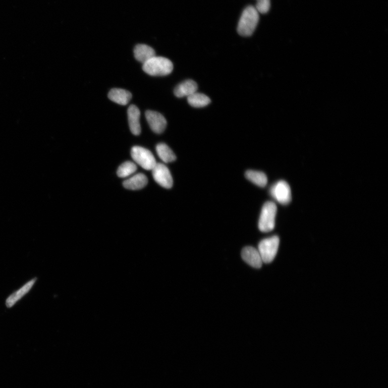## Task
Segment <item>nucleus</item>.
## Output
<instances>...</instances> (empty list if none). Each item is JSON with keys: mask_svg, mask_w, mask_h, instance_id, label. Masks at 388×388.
Returning <instances> with one entry per match:
<instances>
[{"mask_svg": "<svg viewBox=\"0 0 388 388\" xmlns=\"http://www.w3.org/2000/svg\"><path fill=\"white\" fill-rule=\"evenodd\" d=\"M259 14L253 6H249L244 10L237 27L240 35L248 37L254 33L259 20Z\"/></svg>", "mask_w": 388, "mask_h": 388, "instance_id": "f257e3e1", "label": "nucleus"}, {"mask_svg": "<svg viewBox=\"0 0 388 388\" xmlns=\"http://www.w3.org/2000/svg\"><path fill=\"white\" fill-rule=\"evenodd\" d=\"M142 69L150 76H167L172 72L173 65L168 59L155 56L144 63Z\"/></svg>", "mask_w": 388, "mask_h": 388, "instance_id": "f03ea898", "label": "nucleus"}, {"mask_svg": "<svg viewBox=\"0 0 388 388\" xmlns=\"http://www.w3.org/2000/svg\"><path fill=\"white\" fill-rule=\"evenodd\" d=\"M276 212L277 207L274 203L268 201L264 204L258 221L260 232L268 233L273 231L275 225Z\"/></svg>", "mask_w": 388, "mask_h": 388, "instance_id": "7ed1b4c3", "label": "nucleus"}, {"mask_svg": "<svg viewBox=\"0 0 388 388\" xmlns=\"http://www.w3.org/2000/svg\"><path fill=\"white\" fill-rule=\"evenodd\" d=\"M280 239L274 236L261 241L258 244V251L263 263H270L275 258L280 246Z\"/></svg>", "mask_w": 388, "mask_h": 388, "instance_id": "20e7f679", "label": "nucleus"}, {"mask_svg": "<svg viewBox=\"0 0 388 388\" xmlns=\"http://www.w3.org/2000/svg\"><path fill=\"white\" fill-rule=\"evenodd\" d=\"M131 153L133 160L146 170L152 171L157 163L152 153L144 147L134 146Z\"/></svg>", "mask_w": 388, "mask_h": 388, "instance_id": "39448f33", "label": "nucleus"}, {"mask_svg": "<svg viewBox=\"0 0 388 388\" xmlns=\"http://www.w3.org/2000/svg\"><path fill=\"white\" fill-rule=\"evenodd\" d=\"M270 194L279 203L287 205L292 200L291 188L285 181L277 182L270 189Z\"/></svg>", "mask_w": 388, "mask_h": 388, "instance_id": "423d86ee", "label": "nucleus"}, {"mask_svg": "<svg viewBox=\"0 0 388 388\" xmlns=\"http://www.w3.org/2000/svg\"><path fill=\"white\" fill-rule=\"evenodd\" d=\"M152 171L153 178L158 184L166 189L173 187V178L167 166L157 163Z\"/></svg>", "mask_w": 388, "mask_h": 388, "instance_id": "0eeeda50", "label": "nucleus"}, {"mask_svg": "<svg viewBox=\"0 0 388 388\" xmlns=\"http://www.w3.org/2000/svg\"><path fill=\"white\" fill-rule=\"evenodd\" d=\"M145 116L150 129L154 132L160 134L165 130L167 121L161 114L153 110H147Z\"/></svg>", "mask_w": 388, "mask_h": 388, "instance_id": "6e6552de", "label": "nucleus"}, {"mask_svg": "<svg viewBox=\"0 0 388 388\" xmlns=\"http://www.w3.org/2000/svg\"><path fill=\"white\" fill-rule=\"evenodd\" d=\"M242 257L245 262L253 267L259 268L263 263L258 250L252 247H245L242 251Z\"/></svg>", "mask_w": 388, "mask_h": 388, "instance_id": "1a4fd4ad", "label": "nucleus"}, {"mask_svg": "<svg viewBox=\"0 0 388 388\" xmlns=\"http://www.w3.org/2000/svg\"><path fill=\"white\" fill-rule=\"evenodd\" d=\"M128 120L131 132L135 136L141 133V129L140 123V112L139 109L134 105H131L128 110Z\"/></svg>", "mask_w": 388, "mask_h": 388, "instance_id": "9d476101", "label": "nucleus"}, {"mask_svg": "<svg viewBox=\"0 0 388 388\" xmlns=\"http://www.w3.org/2000/svg\"><path fill=\"white\" fill-rule=\"evenodd\" d=\"M197 84L193 80H187L179 84L174 90V94L178 98L189 97L197 92Z\"/></svg>", "mask_w": 388, "mask_h": 388, "instance_id": "9b49d317", "label": "nucleus"}, {"mask_svg": "<svg viewBox=\"0 0 388 388\" xmlns=\"http://www.w3.org/2000/svg\"><path fill=\"white\" fill-rule=\"evenodd\" d=\"M134 57L139 62L145 63L155 57V52L152 47L146 44H138L134 49Z\"/></svg>", "mask_w": 388, "mask_h": 388, "instance_id": "f8f14e48", "label": "nucleus"}, {"mask_svg": "<svg viewBox=\"0 0 388 388\" xmlns=\"http://www.w3.org/2000/svg\"><path fill=\"white\" fill-rule=\"evenodd\" d=\"M148 184V179L144 174L139 173L124 182V187L128 189L136 191L144 188Z\"/></svg>", "mask_w": 388, "mask_h": 388, "instance_id": "ddd939ff", "label": "nucleus"}, {"mask_svg": "<svg viewBox=\"0 0 388 388\" xmlns=\"http://www.w3.org/2000/svg\"><path fill=\"white\" fill-rule=\"evenodd\" d=\"M110 100L121 105L128 104L132 97L131 92L122 89H113L110 90L108 94Z\"/></svg>", "mask_w": 388, "mask_h": 388, "instance_id": "4468645a", "label": "nucleus"}, {"mask_svg": "<svg viewBox=\"0 0 388 388\" xmlns=\"http://www.w3.org/2000/svg\"><path fill=\"white\" fill-rule=\"evenodd\" d=\"M36 281V279H33L25 285L20 290L15 292L10 296L6 300V305L8 307H12L33 287Z\"/></svg>", "mask_w": 388, "mask_h": 388, "instance_id": "2eb2a0df", "label": "nucleus"}, {"mask_svg": "<svg viewBox=\"0 0 388 388\" xmlns=\"http://www.w3.org/2000/svg\"><path fill=\"white\" fill-rule=\"evenodd\" d=\"M245 177L260 187H265L267 184V178L265 174L262 172L249 170L245 173Z\"/></svg>", "mask_w": 388, "mask_h": 388, "instance_id": "dca6fc26", "label": "nucleus"}, {"mask_svg": "<svg viewBox=\"0 0 388 388\" xmlns=\"http://www.w3.org/2000/svg\"><path fill=\"white\" fill-rule=\"evenodd\" d=\"M156 152L161 160L165 163L176 161L177 157L173 150L167 145L161 143L156 147Z\"/></svg>", "mask_w": 388, "mask_h": 388, "instance_id": "f3484780", "label": "nucleus"}, {"mask_svg": "<svg viewBox=\"0 0 388 388\" xmlns=\"http://www.w3.org/2000/svg\"><path fill=\"white\" fill-rule=\"evenodd\" d=\"M189 104L196 108L203 107L208 105L210 102V99L204 94L195 93L187 97Z\"/></svg>", "mask_w": 388, "mask_h": 388, "instance_id": "a211bd4d", "label": "nucleus"}, {"mask_svg": "<svg viewBox=\"0 0 388 388\" xmlns=\"http://www.w3.org/2000/svg\"><path fill=\"white\" fill-rule=\"evenodd\" d=\"M137 170V165L131 161H126L122 164L117 171L119 177L125 178L128 177Z\"/></svg>", "mask_w": 388, "mask_h": 388, "instance_id": "6ab92c4d", "label": "nucleus"}, {"mask_svg": "<svg viewBox=\"0 0 388 388\" xmlns=\"http://www.w3.org/2000/svg\"><path fill=\"white\" fill-rule=\"evenodd\" d=\"M256 9L261 14H266L270 9V0H256Z\"/></svg>", "mask_w": 388, "mask_h": 388, "instance_id": "aec40b11", "label": "nucleus"}]
</instances>
